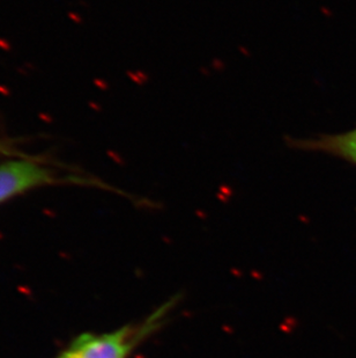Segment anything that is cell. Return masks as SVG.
Wrapping results in <instances>:
<instances>
[{
	"instance_id": "4",
	"label": "cell",
	"mask_w": 356,
	"mask_h": 358,
	"mask_svg": "<svg viewBox=\"0 0 356 358\" xmlns=\"http://www.w3.org/2000/svg\"><path fill=\"white\" fill-rule=\"evenodd\" d=\"M0 156L6 157V158H15V157L26 156V155L21 152L10 139L0 137Z\"/></svg>"
},
{
	"instance_id": "1",
	"label": "cell",
	"mask_w": 356,
	"mask_h": 358,
	"mask_svg": "<svg viewBox=\"0 0 356 358\" xmlns=\"http://www.w3.org/2000/svg\"><path fill=\"white\" fill-rule=\"evenodd\" d=\"M168 306L160 308L137 327L121 328L107 334H84L61 358H128L138 342L160 326Z\"/></svg>"
},
{
	"instance_id": "2",
	"label": "cell",
	"mask_w": 356,
	"mask_h": 358,
	"mask_svg": "<svg viewBox=\"0 0 356 358\" xmlns=\"http://www.w3.org/2000/svg\"><path fill=\"white\" fill-rule=\"evenodd\" d=\"M58 181H61L58 173L38 158H8L0 164V204L29 190Z\"/></svg>"
},
{
	"instance_id": "3",
	"label": "cell",
	"mask_w": 356,
	"mask_h": 358,
	"mask_svg": "<svg viewBox=\"0 0 356 358\" xmlns=\"http://www.w3.org/2000/svg\"><path fill=\"white\" fill-rule=\"evenodd\" d=\"M287 143L292 149L327 153L356 165V129L341 135L320 136L317 138H288Z\"/></svg>"
}]
</instances>
